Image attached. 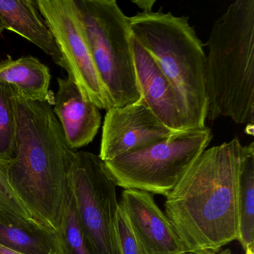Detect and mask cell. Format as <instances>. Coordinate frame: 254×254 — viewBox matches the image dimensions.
I'll return each mask as SVG.
<instances>
[{"label":"cell","mask_w":254,"mask_h":254,"mask_svg":"<svg viewBox=\"0 0 254 254\" xmlns=\"http://www.w3.org/2000/svg\"><path fill=\"white\" fill-rule=\"evenodd\" d=\"M206 254H233L230 249L224 250V251H218L215 253H208ZM245 254H254V253L245 252Z\"/></svg>","instance_id":"obj_23"},{"label":"cell","mask_w":254,"mask_h":254,"mask_svg":"<svg viewBox=\"0 0 254 254\" xmlns=\"http://www.w3.org/2000/svg\"><path fill=\"white\" fill-rule=\"evenodd\" d=\"M0 245L21 254H60L57 235L32 233L0 216Z\"/></svg>","instance_id":"obj_16"},{"label":"cell","mask_w":254,"mask_h":254,"mask_svg":"<svg viewBox=\"0 0 254 254\" xmlns=\"http://www.w3.org/2000/svg\"><path fill=\"white\" fill-rule=\"evenodd\" d=\"M120 206L146 254H187L185 248L166 214L152 194L138 190H125Z\"/></svg>","instance_id":"obj_10"},{"label":"cell","mask_w":254,"mask_h":254,"mask_svg":"<svg viewBox=\"0 0 254 254\" xmlns=\"http://www.w3.org/2000/svg\"><path fill=\"white\" fill-rule=\"evenodd\" d=\"M116 226L119 246L122 254H146L120 203Z\"/></svg>","instance_id":"obj_20"},{"label":"cell","mask_w":254,"mask_h":254,"mask_svg":"<svg viewBox=\"0 0 254 254\" xmlns=\"http://www.w3.org/2000/svg\"><path fill=\"white\" fill-rule=\"evenodd\" d=\"M130 44L141 98L172 131L190 130L185 108L170 81L153 58L132 36Z\"/></svg>","instance_id":"obj_11"},{"label":"cell","mask_w":254,"mask_h":254,"mask_svg":"<svg viewBox=\"0 0 254 254\" xmlns=\"http://www.w3.org/2000/svg\"><path fill=\"white\" fill-rule=\"evenodd\" d=\"M212 137L206 126L181 130L104 163L116 185L167 197L206 149Z\"/></svg>","instance_id":"obj_6"},{"label":"cell","mask_w":254,"mask_h":254,"mask_svg":"<svg viewBox=\"0 0 254 254\" xmlns=\"http://www.w3.org/2000/svg\"><path fill=\"white\" fill-rule=\"evenodd\" d=\"M131 36L153 58L185 108L190 130L203 128L207 117L206 55L189 17L157 11L128 17Z\"/></svg>","instance_id":"obj_4"},{"label":"cell","mask_w":254,"mask_h":254,"mask_svg":"<svg viewBox=\"0 0 254 254\" xmlns=\"http://www.w3.org/2000/svg\"><path fill=\"white\" fill-rule=\"evenodd\" d=\"M5 31H6L5 23L2 21V18L0 17V35H2Z\"/></svg>","instance_id":"obj_24"},{"label":"cell","mask_w":254,"mask_h":254,"mask_svg":"<svg viewBox=\"0 0 254 254\" xmlns=\"http://www.w3.org/2000/svg\"><path fill=\"white\" fill-rule=\"evenodd\" d=\"M14 130V93L9 84L0 81V162L12 157Z\"/></svg>","instance_id":"obj_18"},{"label":"cell","mask_w":254,"mask_h":254,"mask_svg":"<svg viewBox=\"0 0 254 254\" xmlns=\"http://www.w3.org/2000/svg\"><path fill=\"white\" fill-rule=\"evenodd\" d=\"M50 69L33 56L17 59L7 57L0 62V81L14 87L28 100L54 103L50 90Z\"/></svg>","instance_id":"obj_14"},{"label":"cell","mask_w":254,"mask_h":254,"mask_svg":"<svg viewBox=\"0 0 254 254\" xmlns=\"http://www.w3.org/2000/svg\"><path fill=\"white\" fill-rule=\"evenodd\" d=\"M239 242L254 253V142L244 145L239 184Z\"/></svg>","instance_id":"obj_15"},{"label":"cell","mask_w":254,"mask_h":254,"mask_svg":"<svg viewBox=\"0 0 254 254\" xmlns=\"http://www.w3.org/2000/svg\"><path fill=\"white\" fill-rule=\"evenodd\" d=\"M175 132L166 127L141 98L107 111L99 157L104 162L163 140Z\"/></svg>","instance_id":"obj_9"},{"label":"cell","mask_w":254,"mask_h":254,"mask_svg":"<svg viewBox=\"0 0 254 254\" xmlns=\"http://www.w3.org/2000/svg\"></svg>","instance_id":"obj_25"},{"label":"cell","mask_w":254,"mask_h":254,"mask_svg":"<svg viewBox=\"0 0 254 254\" xmlns=\"http://www.w3.org/2000/svg\"><path fill=\"white\" fill-rule=\"evenodd\" d=\"M58 84L53 112L68 145L76 150L93 140L100 127L102 116L96 105L83 98L72 77L59 78Z\"/></svg>","instance_id":"obj_12"},{"label":"cell","mask_w":254,"mask_h":254,"mask_svg":"<svg viewBox=\"0 0 254 254\" xmlns=\"http://www.w3.org/2000/svg\"><path fill=\"white\" fill-rule=\"evenodd\" d=\"M33 0H0V17L7 31L32 43L69 74L56 39Z\"/></svg>","instance_id":"obj_13"},{"label":"cell","mask_w":254,"mask_h":254,"mask_svg":"<svg viewBox=\"0 0 254 254\" xmlns=\"http://www.w3.org/2000/svg\"><path fill=\"white\" fill-rule=\"evenodd\" d=\"M11 88L15 113L12 157L0 164L32 216L56 233L70 197L69 169L76 151L68 145L51 102L28 100Z\"/></svg>","instance_id":"obj_1"},{"label":"cell","mask_w":254,"mask_h":254,"mask_svg":"<svg viewBox=\"0 0 254 254\" xmlns=\"http://www.w3.org/2000/svg\"><path fill=\"white\" fill-rule=\"evenodd\" d=\"M83 98L99 110L111 109L108 92L92 56L76 0H36Z\"/></svg>","instance_id":"obj_8"},{"label":"cell","mask_w":254,"mask_h":254,"mask_svg":"<svg viewBox=\"0 0 254 254\" xmlns=\"http://www.w3.org/2000/svg\"><path fill=\"white\" fill-rule=\"evenodd\" d=\"M0 216L32 233L51 232L40 224L17 197L0 164ZM53 233V232H51Z\"/></svg>","instance_id":"obj_17"},{"label":"cell","mask_w":254,"mask_h":254,"mask_svg":"<svg viewBox=\"0 0 254 254\" xmlns=\"http://www.w3.org/2000/svg\"><path fill=\"white\" fill-rule=\"evenodd\" d=\"M132 2L137 5L142 10V12L147 13L153 11V7L156 3V0H135Z\"/></svg>","instance_id":"obj_21"},{"label":"cell","mask_w":254,"mask_h":254,"mask_svg":"<svg viewBox=\"0 0 254 254\" xmlns=\"http://www.w3.org/2000/svg\"><path fill=\"white\" fill-rule=\"evenodd\" d=\"M69 182L77 218L90 254H122L117 233L119 202L115 183L103 160L88 151H76Z\"/></svg>","instance_id":"obj_7"},{"label":"cell","mask_w":254,"mask_h":254,"mask_svg":"<svg viewBox=\"0 0 254 254\" xmlns=\"http://www.w3.org/2000/svg\"><path fill=\"white\" fill-rule=\"evenodd\" d=\"M0 254H21L16 251H12L9 248H5V247L0 245Z\"/></svg>","instance_id":"obj_22"},{"label":"cell","mask_w":254,"mask_h":254,"mask_svg":"<svg viewBox=\"0 0 254 254\" xmlns=\"http://www.w3.org/2000/svg\"><path fill=\"white\" fill-rule=\"evenodd\" d=\"M87 42L111 108L141 99L128 17L116 0H76Z\"/></svg>","instance_id":"obj_5"},{"label":"cell","mask_w":254,"mask_h":254,"mask_svg":"<svg viewBox=\"0 0 254 254\" xmlns=\"http://www.w3.org/2000/svg\"><path fill=\"white\" fill-rule=\"evenodd\" d=\"M56 235L60 254H90L78 224L72 190L63 219Z\"/></svg>","instance_id":"obj_19"},{"label":"cell","mask_w":254,"mask_h":254,"mask_svg":"<svg viewBox=\"0 0 254 254\" xmlns=\"http://www.w3.org/2000/svg\"><path fill=\"white\" fill-rule=\"evenodd\" d=\"M206 46L207 119L254 123V0H236L214 23Z\"/></svg>","instance_id":"obj_3"},{"label":"cell","mask_w":254,"mask_h":254,"mask_svg":"<svg viewBox=\"0 0 254 254\" xmlns=\"http://www.w3.org/2000/svg\"><path fill=\"white\" fill-rule=\"evenodd\" d=\"M239 138L204 150L166 197V215L187 254H206L239 240Z\"/></svg>","instance_id":"obj_2"}]
</instances>
